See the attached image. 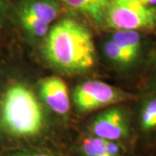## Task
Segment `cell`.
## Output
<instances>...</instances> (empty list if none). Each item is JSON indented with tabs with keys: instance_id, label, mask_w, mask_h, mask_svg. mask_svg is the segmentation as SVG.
<instances>
[{
	"instance_id": "cell-1",
	"label": "cell",
	"mask_w": 156,
	"mask_h": 156,
	"mask_svg": "<svg viewBox=\"0 0 156 156\" xmlns=\"http://www.w3.org/2000/svg\"><path fill=\"white\" fill-rule=\"evenodd\" d=\"M48 60L65 72L89 69L95 63V45L92 35L81 23L62 19L50 29L44 44Z\"/></svg>"
},
{
	"instance_id": "cell-2",
	"label": "cell",
	"mask_w": 156,
	"mask_h": 156,
	"mask_svg": "<svg viewBox=\"0 0 156 156\" xmlns=\"http://www.w3.org/2000/svg\"><path fill=\"white\" fill-rule=\"evenodd\" d=\"M44 115L30 89L20 83L5 91L0 101V130L12 139H31L44 128Z\"/></svg>"
},
{
	"instance_id": "cell-3",
	"label": "cell",
	"mask_w": 156,
	"mask_h": 156,
	"mask_svg": "<svg viewBox=\"0 0 156 156\" xmlns=\"http://www.w3.org/2000/svg\"><path fill=\"white\" fill-rule=\"evenodd\" d=\"M103 21L107 27L115 30L154 31L156 15L140 0H110Z\"/></svg>"
},
{
	"instance_id": "cell-4",
	"label": "cell",
	"mask_w": 156,
	"mask_h": 156,
	"mask_svg": "<svg viewBox=\"0 0 156 156\" xmlns=\"http://www.w3.org/2000/svg\"><path fill=\"white\" fill-rule=\"evenodd\" d=\"M139 94L129 93L101 81H87L78 85L73 101L78 110L89 112L128 101H135Z\"/></svg>"
},
{
	"instance_id": "cell-5",
	"label": "cell",
	"mask_w": 156,
	"mask_h": 156,
	"mask_svg": "<svg viewBox=\"0 0 156 156\" xmlns=\"http://www.w3.org/2000/svg\"><path fill=\"white\" fill-rule=\"evenodd\" d=\"M91 135L134 147L137 142L134 126L122 108H111L99 114L90 125Z\"/></svg>"
},
{
	"instance_id": "cell-6",
	"label": "cell",
	"mask_w": 156,
	"mask_h": 156,
	"mask_svg": "<svg viewBox=\"0 0 156 156\" xmlns=\"http://www.w3.org/2000/svg\"><path fill=\"white\" fill-rule=\"evenodd\" d=\"M146 89L138 95L134 128L137 143L144 148H152L156 147V83H149Z\"/></svg>"
},
{
	"instance_id": "cell-7",
	"label": "cell",
	"mask_w": 156,
	"mask_h": 156,
	"mask_svg": "<svg viewBox=\"0 0 156 156\" xmlns=\"http://www.w3.org/2000/svg\"><path fill=\"white\" fill-rule=\"evenodd\" d=\"M40 94L46 105L57 115H64L69 111V89L62 78L57 76L44 78L40 83Z\"/></svg>"
},
{
	"instance_id": "cell-8",
	"label": "cell",
	"mask_w": 156,
	"mask_h": 156,
	"mask_svg": "<svg viewBox=\"0 0 156 156\" xmlns=\"http://www.w3.org/2000/svg\"><path fill=\"white\" fill-rule=\"evenodd\" d=\"M133 148L134 147L122 142L90 135L81 140L79 154L81 156H133Z\"/></svg>"
},
{
	"instance_id": "cell-9",
	"label": "cell",
	"mask_w": 156,
	"mask_h": 156,
	"mask_svg": "<svg viewBox=\"0 0 156 156\" xmlns=\"http://www.w3.org/2000/svg\"><path fill=\"white\" fill-rule=\"evenodd\" d=\"M32 14L50 24L59 15V5L56 0H23L18 8Z\"/></svg>"
},
{
	"instance_id": "cell-10",
	"label": "cell",
	"mask_w": 156,
	"mask_h": 156,
	"mask_svg": "<svg viewBox=\"0 0 156 156\" xmlns=\"http://www.w3.org/2000/svg\"><path fill=\"white\" fill-rule=\"evenodd\" d=\"M70 10L89 17L95 23H100L104 17L107 6L110 0H62Z\"/></svg>"
},
{
	"instance_id": "cell-11",
	"label": "cell",
	"mask_w": 156,
	"mask_h": 156,
	"mask_svg": "<svg viewBox=\"0 0 156 156\" xmlns=\"http://www.w3.org/2000/svg\"><path fill=\"white\" fill-rule=\"evenodd\" d=\"M17 17L25 33L34 39L45 37L50 31V24L27 11L17 9Z\"/></svg>"
},
{
	"instance_id": "cell-12",
	"label": "cell",
	"mask_w": 156,
	"mask_h": 156,
	"mask_svg": "<svg viewBox=\"0 0 156 156\" xmlns=\"http://www.w3.org/2000/svg\"><path fill=\"white\" fill-rule=\"evenodd\" d=\"M105 53L109 60L118 63V65L123 67L134 68L140 66L142 63L134 60L132 57L126 54L118 45L112 40L108 41L105 44Z\"/></svg>"
},
{
	"instance_id": "cell-13",
	"label": "cell",
	"mask_w": 156,
	"mask_h": 156,
	"mask_svg": "<svg viewBox=\"0 0 156 156\" xmlns=\"http://www.w3.org/2000/svg\"><path fill=\"white\" fill-rule=\"evenodd\" d=\"M11 156H54L48 153L43 152H19L13 154Z\"/></svg>"
},
{
	"instance_id": "cell-14",
	"label": "cell",
	"mask_w": 156,
	"mask_h": 156,
	"mask_svg": "<svg viewBox=\"0 0 156 156\" xmlns=\"http://www.w3.org/2000/svg\"><path fill=\"white\" fill-rule=\"evenodd\" d=\"M143 5H145L151 11L154 12L156 15V0H140Z\"/></svg>"
},
{
	"instance_id": "cell-15",
	"label": "cell",
	"mask_w": 156,
	"mask_h": 156,
	"mask_svg": "<svg viewBox=\"0 0 156 156\" xmlns=\"http://www.w3.org/2000/svg\"><path fill=\"white\" fill-rule=\"evenodd\" d=\"M5 6L4 0H0V25L4 23L5 20Z\"/></svg>"
},
{
	"instance_id": "cell-16",
	"label": "cell",
	"mask_w": 156,
	"mask_h": 156,
	"mask_svg": "<svg viewBox=\"0 0 156 156\" xmlns=\"http://www.w3.org/2000/svg\"><path fill=\"white\" fill-rule=\"evenodd\" d=\"M153 68L154 69V78L152 79L150 81V83H156V52L154 53V57H153Z\"/></svg>"
}]
</instances>
